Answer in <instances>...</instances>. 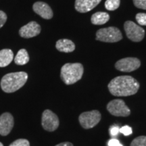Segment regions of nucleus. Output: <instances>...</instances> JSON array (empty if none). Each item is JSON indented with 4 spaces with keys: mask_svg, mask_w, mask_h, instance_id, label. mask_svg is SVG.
<instances>
[{
    "mask_svg": "<svg viewBox=\"0 0 146 146\" xmlns=\"http://www.w3.org/2000/svg\"><path fill=\"white\" fill-rule=\"evenodd\" d=\"M119 130L120 129L118 126H112L110 128V133L112 136H115L118 135V133H119Z\"/></svg>",
    "mask_w": 146,
    "mask_h": 146,
    "instance_id": "nucleus-25",
    "label": "nucleus"
},
{
    "mask_svg": "<svg viewBox=\"0 0 146 146\" xmlns=\"http://www.w3.org/2000/svg\"><path fill=\"white\" fill-rule=\"evenodd\" d=\"M101 120V114L98 110H92L81 114L78 117L80 125L85 129H89L99 123Z\"/></svg>",
    "mask_w": 146,
    "mask_h": 146,
    "instance_id": "nucleus-5",
    "label": "nucleus"
},
{
    "mask_svg": "<svg viewBox=\"0 0 146 146\" xmlns=\"http://www.w3.org/2000/svg\"><path fill=\"white\" fill-rule=\"evenodd\" d=\"M108 87L113 96L126 97L137 94L139 89V83L131 76H119L113 78Z\"/></svg>",
    "mask_w": 146,
    "mask_h": 146,
    "instance_id": "nucleus-1",
    "label": "nucleus"
},
{
    "mask_svg": "<svg viewBox=\"0 0 146 146\" xmlns=\"http://www.w3.org/2000/svg\"><path fill=\"white\" fill-rule=\"evenodd\" d=\"M41 32V27L35 21L22 27L19 31V34L23 38H31L38 35Z\"/></svg>",
    "mask_w": 146,
    "mask_h": 146,
    "instance_id": "nucleus-11",
    "label": "nucleus"
},
{
    "mask_svg": "<svg viewBox=\"0 0 146 146\" xmlns=\"http://www.w3.org/2000/svg\"><path fill=\"white\" fill-rule=\"evenodd\" d=\"M136 20L139 25L141 26H146V14L145 13H138L136 15Z\"/></svg>",
    "mask_w": 146,
    "mask_h": 146,
    "instance_id": "nucleus-21",
    "label": "nucleus"
},
{
    "mask_svg": "<svg viewBox=\"0 0 146 146\" xmlns=\"http://www.w3.org/2000/svg\"><path fill=\"white\" fill-rule=\"evenodd\" d=\"M27 79L28 74L25 72L9 73L1 78V89L5 93H14L23 87Z\"/></svg>",
    "mask_w": 146,
    "mask_h": 146,
    "instance_id": "nucleus-2",
    "label": "nucleus"
},
{
    "mask_svg": "<svg viewBox=\"0 0 146 146\" xmlns=\"http://www.w3.org/2000/svg\"><path fill=\"white\" fill-rule=\"evenodd\" d=\"M56 146H73V144L70 142H63V143H60Z\"/></svg>",
    "mask_w": 146,
    "mask_h": 146,
    "instance_id": "nucleus-27",
    "label": "nucleus"
},
{
    "mask_svg": "<svg viewBox=\"0 0 146 146\" xmlns=\"http://www.w3.org/2000/svg\"><path fill=\"white\" fill-rule=\"evenodd\" d=\"M108 111L115 116H126L131 114V110L123 100L117 99L110 102L107 105Z\"/></svg>",
    "mask_w": 146,
    "mask_h": 146,
    "instance_id": "nucleus-7",
    "label": "nucleus"
},
{
    "mask_svg": "<svg viewBox=\"0 0 146 146\" xmlns=\"http://www.w3.org/2000/svg\"><path fill=\"white\" fill-rule=\"evenodd\" d=\"M135 7L143 10H146V0H133Z\"/></svg>",
    "mask_w": 146,
    "mask_h": 146,
    "instance_id": "nucleus-22",
    "label": "nucleus"
},
{
    "mask_svg": "<svg viewBox=\"0 0 146 146\" xmlns=\"http://www.w3.org/2000/svg\"><path fill=\"white\" fill-rule=\"evenodd\" d=\"M13 116L9 112H5L0 116V135H8L14 127Z\"/></svg>",
    "mask_w": 146,
    "mask_h": 146,
    "instance_id": "nucleus-10",
    "label": "nucleus"
},
{
    "mask_svg": "<svg viewBox=\"0 0 146 146\" xmlns=\"http://www.w3.org/2000/svg\"><path fill=\"white\" fill-rule=\"evenodd\" d=\"M131 146H146V136H139L134 139Z\"/></svg>",
    "mask_w": 146,
    "mask_h": 146,
    "instance_id": "nucleus-19",
    "label": "nucleus"
},
{
    "mask_svg": "<svg viewBox=\"0 0 146 146\" xmlns=\"http://www.w3.org/2000/svg\"><path fill=\"white\" fill-rule=\"evenodd\" d=\"M7 21V16L5 12L0 10V29L2 27Z\"/></svg>",
    "mask_w": 146,
    "mask_h": 146,
    "instance_id": "nucleus-24",
    "label": "nucleus"
},
{
    "mask_svg": "<svg viewBox=\"0 0 146 146\" xmlns=\"http://www.w3.org/2000/svg\"><path fill=\"white\" fill-rule=\"evenodd\" d=\"M141 66L140 60L136 58H125L115 64V68L121 72H130L138 69Z\"/></svg>",
    "mask_w": 146,
    "mask_h": 146,
    "instance_id": "nucleus-9",
    "label": "nucleus"
},
{
    "mask_svg": "<svg viewBox=\"0 0 146 146\" xmlns=\"http://www.w3.org/2000/svg\"><path fill=\"white\" fill-rule=\"evenodd\" d=\"M10 146H30V143L25 139H19L11 143Z\"/></svg>",
    "mask_w": 146,
    "mask_h": 146,
    "instance_id": "nucleus-20",
    "label": "nucleus"
},
{
    "mask_svg": "<svg viewBox=\"0 0 146 146\" xmlns=\"http://www.w3.org/2000/svg\"><path fill=\"white\" fill-rule=\"evenodd\" d=\"M29 61V54L25 49H21L18 51L15 58H14V62L18 65H25L28 63Z\"/></svg>",
    "mask_w": 146,
    "mask_h": 146,
    "instance_id": "nucleus-17",
    "label": "nucleus"
},
{
    "mask_svg": "<svg viewBox=\"0 0 146 146\" xmlns=\"http://www.w3.org/2000/svg\"><path fill=\"white\" fill-rule=\"evenodd\" d=\"M120 3V0H106L105 2V8L108 10L114 11L118 8Z\"/></svg>",
    "mask_w": 146,
    "mask_h": 146,
    "instance_id": "nucleus-18",
    "label": "nucleus"
},
{
    "mask_svg": "<svg viewBox=\"0 0 146 146\" xmlns=\"http://www.w3.org/2000/svg\"><path fill=\"white\" fill-rule=\"evenodd\" d=\"M34 12L38 15L45 19H51L53 17V12L52 9L47 3L41 1L35 3L33 6Z\"/></svg>",
    "mask_w": 146,
    "mask_h": 146,
    "instance_id": "nucleus-13",
    "label": "nucleus"
},
{
    "mask_svg": "<svg viewBox=\"0 0 146 146\" xmlns=\"http://www.w3.org/2000/svg\"><path fill=\"white\" fill-rule=\"evenodd\" d=\"M56 47L61 52L70 53L75 50V45L71 40L62 39L56 42Z\"/></svg>",
    "mask_w": 146,
    "mask_h": 146,
    "instance_id": "nucleus-14",
    "label": "nucleus"
},
{
    "mask_svg": "<svg viewBox=\"0 0 146 146\" xmlns=\"http://www.w3.org/2000/svg\"><path fill=\"white\" fill-rule=\"evenodd\" d=\"M41 125L45 131L52 132L56 131L59 127V118L52 111L45 110L42 114Z\"/></svg>",
    "mask_w": 146,
    "mask_h": 146,
    "instance_id": "nucleus-8",
    "label": "nucleus"
},
{
    "mask_svg": "<svg viewBox=\"0 0 146 146\" xmlns=\"http://www.w3.org/2000/svg\"><path fill=\"white\" fill-rule=\"evenodd\" d=\"M0 146H3L2 143H1V142H0Z\"/></svg>",
    "mask_w": 146,
    "mask_h": 146,
    "instance_id": "nucleus-28",
    "label": "nucleus"
},
{
    "mask_svg": "<svg viewBox=\"0 0 146 146\" xmlns=\"http://www.w3.org/2000/svg\"><path fill=\"white\" fill-rule=\"evenodd\" d=\"M14 54L11 50L4 49L0 51V67H5L12 62Z\"/></svg>",
    "mask_w": 146,
    "mask_h": 146,
    "instance_id": "nucleus-15",
    "label": "nucleus"
},
{
    "mask_svg": "<svg viewBox=\"0 0 146 146\" xmlns=\"http://www.w3.org/2000/svg\"><path fill=\"white\" fill-rule=\"evenodd\" d=\"M109 146H123L121 143H120L119 141L115 139H112L108 141Z\"/></svg>",
    "mask_w": 146,
    "mask_h": 146,
    "instance_id": "nucleus-26",
    "label": "nucleus"
},
{
    "mask_svg": "<svg viewBox=\"0 0 146 146\" xmlns=\"http://www.w3.org/2000/svg\"><path fill=\"white\" fill-rule=\"evenodd\" d=\"M124 28L127 37L132 41L139 42L143 39L145 30L132 21H126Z\"/></svg>",
    "mask_w": 146,
    "mask_h": 146,
    "instance_id": "nucleus-6",
    "label": "nucleus"
},
{
    "mask_svg": "<svg viewBox=\"0 0 146 146\" xmlns=\"http://www.w3.org/2000/svg\"><path fill=\"white\" fill-rule=\"evenodd\" d=\"M83 66L80 63H66L61 68L60 76L66 85H72L82 78Z\"/></svg>",
    "mask_w": 146,
    "mask_h": 146,
    "instance_id": "nucleus-3",
    "label": "nucleus"
},
{
    "mask_svg": "<svg viewBox=\"0 0 146 146\" xmlns=\"http://www.w3.org/2000/svg\"><path fill=\"white\" fill-rule=\"evenodd\" d=\"M123 39L121 32L116 27H110L98 30L96 33V39L106 43H115Z\"/></svg>",
    "mask_w": 146,
    "mask_h": 146,
    "instance_id": "nucleus-4",
    "label": "nucleus"
},
{
    "mask_svg": "<svg viewBox=\"0 0 146 146\" xmlns=\"http://www.w3.org/2000/svg\"><path fill=\"white\" fill-rule=\"evenodd\" d=\"M119 132H120L121 133H123L124 135L125 136H128V135H130L131 134H132L133 131L131 127H129V126H124L122 128H120Z\"/></svg>",
    "mask_w": 146,
    "mask_h": 146,
    "instance_id": "nucleus-23",
    "label": "nucleus"
},
{
    "mask_svg": "<svg viewBox=\"0 0 146 146\" xmlns=\"http://www.w3.org/2000/svg\"><path fill=\"white\" fill-rule=\"evenodd\" d=\"M110 20L109 14L106 12H99L94 14L91 16V21L92 24L96 25H104Z\"/></svg>",
    "mask_w": 146,
    "mask_h": 146,
    "instance_id": "nucleus-16",
    "label": "nucleus"
},
{
    "mask_svg": "<svg viewBox=\"0 0 146 146\" xmlns=\"http://www.w3.org/2000/svg\"><path fill=\"white\" fill-rule=\"evenodd\" d=\"M102 0H76L74 6L78 12L85 13L92 10Z\"/></svg>",
    "mask_w": 146,
    "mask_h": 146,
    "instance_id": "nucleus-12",
    "label": "nucleus"
}]
</instances>
